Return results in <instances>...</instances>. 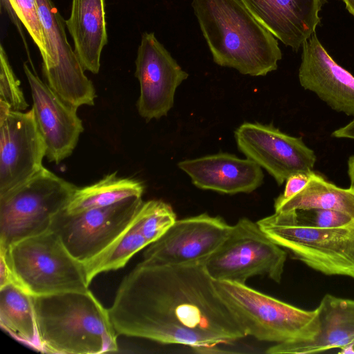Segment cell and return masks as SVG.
<instances>
[{"mask_svg":"<svg viewBox=\"0 0 354 354\" xmlns=\"http://www.w3.org/2000/svg\"><path fill=\"white\" fill-rule=\"evenodd\" d=\"M299 80L332 109L354 117V76L334 61L315 32L302 45Z\"/></svg>","mask_w":354,"mask_h":354,"instance_id":"2e32d148","label":"cell"},{"mask_svg":"<svg viewBox=\"0 0 354 354\" xmlns=\"http://www.w3.org/2000/svg\"><path fill=\"white\" fill-rule=\"evenodd\" d=\"M50 55L42 66L46 82L65 102L76 108L93 106L96 97L93 82L72 49L66 35L65 21L51 0H36Z\"/></svg>","mask_w":354,"mask_h":354,"instance_id":"30bf717a","label":"cell"},{"mask_svg":"<svg viewBox=\"0 0 354 354\" xmlns=\"http://www.w3.org/2000/svg\"><path fill=\"white\" fill-rule=\"evenodd\" d=\"M0 102H4L12 111H24L27 104L20 82L9 62L3 46H0Z\"/></svg>","mask_w":354,"mask_h":354,"instance_id":"4316f807","label":"cell"},{"mask_svg":"<svg viewBox=\"0 0 354 354\" xmlns=\"http://www.w3.org/2000/svg\"><path fill=\"white\" fill-rule=\"evenodd\" d=\"M286 259V250L257 222L242 218L232 225L226 239L203 265L214 281L245 284L249 278L261 275L279 283Z\"/></svg>","mask_w":354,"mask_h":354,"instance_id":"ba28073f","label":"cell"},{"mask_svg":"<svg viewBox=\"0 0 354 354\" xmlns=\"http://www.w3.org/2000/svg\"><path fill=\"white\" fill-rule=\"evenodd\" d=\"M192 6L216 64L251 76L277 70L282 58L277 38L241 0H193Z\"/></svg>","mask_w":354,"mask_h":354,"instance_id":"7a4b0ae2","label":"cell"},{"mask_svg":"<svg viewBox=\"0 0 354 354\" xmlns=\"http://www.w3.org/2000/svg\"><path fill=\"white\" fill-rule=\"evenodd\" d=\"M176 221L171 205L159 200L143 202L133 219L136 228L150 244L160 238Z\"/></svg>","mask_w":354,"mask_h":354,"instance_id":"d4e9b609","label":"cell"},{"mask_svg":"<svg viewBox=\"0 0 354 354\" xmlns=\"http://www.w3.org/2000/svg\"><path fill=\"white\" fill-rule=\"evenodd\" d=\"M295 212L296 219L299 223L323 228L339 227L354 220L335 210L313 209Z\"/></svg>","mask_w":354,"mask_h":354,"instance_id":"83f0119b","label":"cell"},{"mask_svg":"<svg viewBox=\"0 0 354 354\" xmlns=\"http://www.w3.org/2000/svg\"><path fill=\"white\" fill-rule=\"evenodd\" d=\"M214 284L246 336L278 344L308 339L318 330L316 308L296 307L246 284L225 281Z\"/></svg>","mask_w":354,"mask_h":354,"instance_id":"8992f818","label":"cell"},{"mask_svg":"<svg viewBox=\"0 0 354 354\" xmlns=\"http://www.w3.org/2000/svg\"><path fill=\"white\" fill-rule=\"evenodd\" d=\"M275 212L329 209L354 219V188H341L313 171L306 185L291 198L274 201Z\"/></svg>","mask_w":354,"mask_h":354,"instance_id":"7402d4cb","label":"cell"},{"mask_svg":"<svg viewBox=\"0 0 354 354\" xmlns=\"http://www.w3.org/2000/svg\"><path fill=\"white\" fill-rule=\"evenodd\" d=\"M135 76L140 94L139 114L149 121L167 115L172 108L176 88L188 77L153 32H144L137 51Z\"/></svg>","mask_w":354,"mask_h":354,"instance_id":"5bb4252c","label":"cell"},{"mask_svg":"<svg viewBox=\"0 0 354 354\" xmlns=\"http://www.w3.org/2000/svg\"><path fill=\"white\" fill-rule=\"evenodd\" d=\"M143 192L142 183L118 177L114 172L93 185L77 187L64 210L68 213H76L107 207L129 198L142 196Z\"/></svg>","mask_w":354,"mask_h":354,"instance_id":"603a6c76","label":"cell"},{"mask_svg":"<svg viewBox=\"0 0 354 354\" xmlns=\"http://www.w3.org/2000/svg\"><path fill=\"white\" fill-rule=\"evenodd\" d=\"M46 153L32 109L25 113L12 111L0 102V195L39 171Z\"/></svg>","mask_w":354,"mask_h":354,"instance_id":"8fae6325","label":"cell"},{"mask_svg":"<svg viewBox=\"0 0 354 354\" xmlns=\"http://www.w3.org/2000/svg\"><path fill=\"white\" fill-rule=\"evenodd\" d=\"M197 187L223 194L250 193L261 185V167L253 160L219 153L178 163Z\"/></svg>","mask_w":354,"mask_h":354,"instance_id":"d6986e66","label":"cell"},{"mask_svg":"<svg viewBox=\"0 0 354 354\" xmlns=\"http://www.w3.org/2000/svg\"><path fill=\"white\" fill-rule=\"evenodd\" d=\"M149 245V242L136 228L132 220L128 227L106 248L84 263L88 283L102 272L123 268L136 253Z\"/></svg>","mask_w":354,"mask_h":354,"instance_id":"cb8c5ba5","label":"cell"},{"mask_svg":"<svg viewBox=\"0 0 354 354\" xmlns=\"http://www.w3.org/2000/svg\"><path fill=\"white\" fill-rule=\"evenodd\" d=\"M0 325L14 339L41 353L32 295L15 282L0 286Z\"/></svg>","mask_w":354,"mask_h":354,"instance_id":"44dd1931","label":"cell"},{"mask_svg":"<svg viewBox=\"0 0 354 354\" xmlns=\"http://www.w3.org/2000/svg\"><path fill=\"white\" fill-rule=\"evenodd\" d=\"M345 3L347 10L354 17V0H342Z\"/></svg>","mask_w":354,"mask_h":354,"instance_id":"d6a6232c","label":"cell"},{"mask_svg":"<svg viewBox=\"0 0 354 354\" xmlns=\"http://www.w3.org/2000/svg\"><path fill=\"white\" fill-rule=\"evenodd\" d=\"M105 0H72L65 21L74 52L84 71L93 74L100 68L102 51L108 42Z\"/></svg>","mask_w":354,"mask_h":354,"instance_id":"ffe728a7","label":"cell"},{"mask_svg":"<svg viewBox=\"0 0 354 354\" xmlns=\"http://www.w3.org/2000/svg\"><path fill=\"white\" fill-rule=\"evenodd\" d=\"M0 286L6 285L10 282H15L12 272L10 269L6 259L1 252H0Z\"/></svg>","mask_w":354,"mask_h":354,"instance_id":"f546056e","label":"cell"},{"mask_svg":"<svg viewBox=\"0 0 354 354\" xmlns=\"http://www.w3.org/2000/svg\"><path fill=\"white\" fill-rule=\"evenodd\" d=\"M44 353L99 354L118 350V334L90 290L32 295Z\"/></svg>","mask_w":354,"mask_h":354,"instance_id":"3957f363","label":"cell"},{"mask_svg":"<svg viewBox=\"0 0 354 354\" xmlns=\"http://www.w3.org/2000/svg\"><path fill=\"white\" fill-rule=\"evenodd\" d=\"M310 173H297L290 176L287 180L282 194L279 196L276 199V202H280L291 198L295 194L300 192L309 181L311 174Z\"/></svg>","mask_w":354,"mask_h":354,"instance_id":"f1b7e54d","label":"cell"},{"mask_svg":"<svg viewBox=\"0 0 354 354\" xmlns=\"http://www.w3.org/2000/svg\"><path fill=\"white\" fill-rule=\"evenodd\" d=\"M254 18L286 46L297 51L320 24L326 0H241Z\"/></svg>","mask_w":354,"mask_h":354,"instance_id":"ac0fdd59","label":"cell"},{"mask_svg":"<svg viewBox=\"0 0 354 354\" xmlns=\"http://www.w3.org/2000/svg\"><path fill=\"white\" fill-rule=\"evenodd\" d=\"M13 10L39 50L42 66L50 60L36 0H10Z\"/></svg>","mask_w":354,"mask_h":354,"instance_id":"484cf974","label":"cell"},{"mask_svg":"<svg viewBox=\"0 0 354 354\" xmlns=\"http://www.w3.org/2000/svg\"><path fill=\"white\" fill-rule=\"evenodd\" d=\"M0 252L15 282L32 295L89 290L84 263L52 230L19 240Z\"/></svg>","mask_w":354,"mask_h":354,"instance_id":"5b68a950","label":"cell"},{"mask_svg":"<svg viewBox=\"0 0 354 354\" xmlns=\"http://www.w3.org/2000/svg\"><path fill=\"white\" fill-rule=\"evenodd\" d=\"M24 71L31 90L32 110L46 145V156L59 164L71 155L84 131L77 108L65 102L26 62Z\"/></svg>","mask_w":354,"mask_h":354,"instance_id":"9a60e30c","label":"cell"},{"mask_svg":"<svg viewBox=\"0 0 354 354\" xmlns=\"http://www.w3.org/2000/svg\"><path fill=\"white\" fill-rule=\"evenodd\" d=\"M117 334L198 352L246 337L203 264L157 266L142 261L122 280L108 309Z\"/></svg>","mask_w":354,"mask_h":354,"instance_id":"6da1fadb","label":"cell"},{"mask_svg":"<svg viewBox=\"0 0 354 354\" xmlns=\"http://www.w3.org/2000/svg\"><path fill=\"white\" fill-rule=\"evenodd\" d=\"M348 176L350 180V187L354 188V156H351L348 160Z\"/></svg>","mask_w":354,"mask_h":354,"instance_id":"1f68e13d","label":"cell"},{"mask_svg":"<svg viewBox=\"0 0 354 354\" xmlns=\"http://www.w3.org/2000/svg\"><path fill=\"white\" fill-rule=\"evenodd\" d=\"M257 224L292 258L328 276L354 279V220L335 227L299 223L296 212H274Z\"/></svg>","mask_w":354,"mask_h":354,"instance_id":"277c9868","label":"cell"},{"mask_svg":"<svg viewBox=\"0 0 354 354\" xmlns=\"http://www.w3.org/2000/svg\"><path fill=\"white\" fill-rule=\"evenodd\" d=\"M142 203V196H135L76 213L64 209L53 218L50 230L59 236L69 253L84 263L102 252L128 227Z\"/></svg>","mask_w":354,"mask_h":354,"instance_id":"9c48e42d","label":"cell"},{"mask_svg":"<svg viewBox=\"0 0 354 354\" xmlns=\"http://www.w3.org/2000/svg\"><path fill=\"white\" fill-rule=\"evenodd\" d=\"M332 136L337 138L354 140V119L344 127L332 133Z\"/></svg>","mask_w":354,"mask_h":354,"instance_id":"4dcf8cb0","label":"cell"},{"mask_svg":"<svg viewBox=\"0 0 354 354\" xmlns=\"http://www.w3.org/2000/svg\"><path fill=\"white\" fill-rule=\"evenodd\" d=\"M232 225L207 214L176 220L143 253V262L157 266L203 264L229 234Z\"/></svg>","mask_w":354,"mask_h":354,"instance_id":"7c38bea8","label":"cell"},{"mask_svg":"<svg viewBox=\"0 0 354 354\" xmlns=\"http://www.w3.org/2000/svg\"><path fill=\"white\" fill-rule=\"evenodd\" d=\"M77 187L44 167L29 180L0 195V248L50 230Z\"/></svg>","mask_w":354,"mask_h":354,"instance_id":"52a82bcc","label":"cell"},{"mask_svg":"<svg viewBox=\"0 0 354 354\" xmlns=\"http://www.w3.org/2000/svg\"><path fill=\"white\" fill-rule=\"evenodd\" d=\"M239 149L281 185L292 175L310 173L316 155L303 141L272 125L245 122L234 132Z\"/></svg>","mask_w":354,"mask_h":354,"instance_id":"4fadbf2b","label":"cell"},{"mask_svg":"<svg viewBox=\"0 0 354 354\" xmlns=\"http://www.w3.org/2000/svg\"><path fill=\"white\" fill-rule=\"evenodd\" d=\"M319 328L310 339L274 344L270 354H308L339 348L354 353V299L326 294L316 308Z\"/></svg>","mask_w":354,"mask_h":354,"instance_id":"e0dca14e","label":"cell"}]
</instances>
